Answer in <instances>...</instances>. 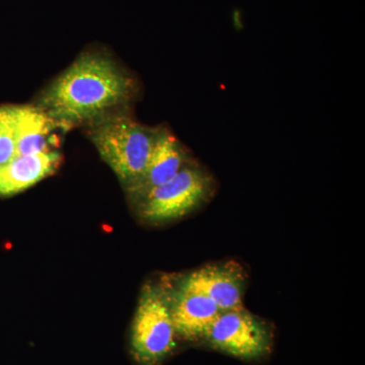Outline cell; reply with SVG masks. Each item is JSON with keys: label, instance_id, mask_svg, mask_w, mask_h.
I'll return each mask as SVG.
<instances>
[{"label": "cell", "instance_id": "5", "mask_svg": "<svg viewBox=\"0 0 365 365\" xmlns=\"http://www.w3.org/2000/svg\"><path fill=\"white\" fill-rule=\"evenodd\" d=\"M204 341L212 349L230 356L258 360L272 351L273 332L264 319L241 307L222 312Z\"/></svg>", "mask_w": 365, "mask_h": 365}, {"label": "cell", "instance_id": "10", "mask_svg": "<svg viewBox=\"0 0 365 365\" xmlns=\"http://www.w3.org/2000/svg\"><path fill=\"white\" fill-rule=\"evenodd\" d=\"M61 163L58 150L16 155L0 167V197L16 195L51 176Z\"/></svg>", "mask_w": 365, "mask_h": 365}, {"label": "cell", "instance_id": "1", "mask_svg": "<svg viewBox=\"0 0 365 365\" xmlns=\"http://www.w3.org/2000/svg\"><path fill=\"white\" fill-rule=\"evenodd\" d=\"M138 91L134 76L114 59L88 50L42 91L36 105L69 129L128 110Z\"/></svg>", "mask_w": 365, "mask_h": 365}, {"label": "cell", "instance_id": "8", "mask_svg": "<svg viewBox=\"0 0 365 365\" xmlns=\"http://www.w3.org/2000/svg\"><path fill=\"white\" fill-rule=\"evenodd\" d=\"M193 160L189 150L170 129L162 127L150 163L143 176L125 190L129 201L135 205L148 192L170 181Z\"/></svg>", "mask_w": 365, "mask_h": 365}, {"label": "cell", "instance_id": "9", "mask_svg": "<svg viewBox=\"0 0 365 365\" xmlns=\"http://www.w3.org/2000/svg\"><path fill=\"white\" fill-rule=\"evenodd\" d=\"M6 107L13 126L16 155H39L54 150V132L61 127L44 110L37 105Z\"/></svg>", "mask_w": 365, "mask_h": 365}, {"label": "cell", "instance_id": "11", "mask_svg": "<svg viewBox=\"0 0 365 365\" xmlns=\"http://www.w3.org/2000/svg\"><path fill=\"white\" fill-rule=\"evenodd\" d=\"M16 157L13 126L6 106L0 107V167Z\"/></svg>", "mask_w": 365, "mask_h": 365}, {"label": "cell", "instance_id": "7", "mask_svg": "<svg viewBox=\"0 0 365 365\" xmlns=\"http://www.w3.org/2000/svg\"><path fill=\"white\" fill-rule=\"evenodd\" d=\"M177 337L187 342L204 341L213 322L222 313L213 300L175 282L163 283Z\"/></svg>", "mask_w": 365, "mask_h": 365}, {"label": "cell", "instance_id": "2", "mask_svg": "<svg viewBox=\"0 0 365 365\" xmlns=\"http://www.w3.org/2000/svg\"><path fill=\"white\" fill-rule=\"evenodd\" d=\"M88 126V137L101 158L128 189L148 168L162 127L139 123L128 110L112 113Z\"/></svg>", "mask_w": 365, "mask_h": 365}, {"label": "cell", "instance_id": "6", "mask_svg": "<svg viewBox=\"0 0 365 365\" xmlns=\"http://www.w3.org/2000/svg\"><path fill=\"white\" fill-rule=\"evenodd\" d=\"M176 283L209 297L222 312L244 307L246 274L241 265L234 261L197 269L181 276Z\"/></svg>", "mask_w": 365, "mask_h": 365}, {"label": "cell", "instance_id": "4", "mask_svg": "<svg viewBox=\"0 0 365 365\" xmlns=\"http://www.w3.org/2000/svg\"><path fill=\"white\" fill-rule=\"evenodd\" d=\"M177 333L163 283L141 290L130 332V351L137 365H160L177 345Z\"/></svg>", "mask_w": 365, "mask_h": 365}, {"label": "cell", "instance_id": "3", "mask_svg": "<svg viewBox=\"0 0 365 365\" xmlns=\"http://www.w3.org/2000/svg\"><path fill=\"white\" fill-rule=\"evenodd\" d=\"M215 177L193 160L170 181L160 185L134 205L148 225H163L185 217L202 207L217 191Z\"/></svg>", "mask_w": 365, "mask_h": 365}]
</instances>
